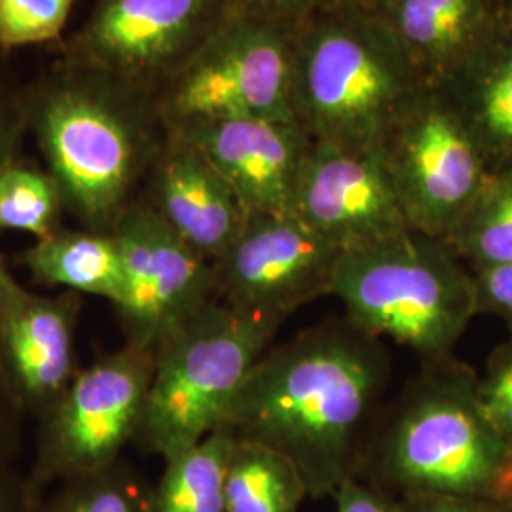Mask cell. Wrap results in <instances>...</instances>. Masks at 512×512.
I'll return each mask as SVG.
<instances>
[{"label":"cell","mask_w":512,"mask_h":512,"mask_svg":"<svg viewBox=\"0 0 512 512\" xmlns=\"http://www.w3.org/2000/svg\"><path fill=\"white\" fill-rule=\"evenodd\" d=\"M391 376L384 342L329 317L264 351L219 429L291 459L313 499L357 473Z\"/></svg>","instance_id":"6da1fadb"},{"label":"cell","mask_w":512,"mask_h":512,"mask_svg":"<svg viewBox=\"0 0 512 512\" xmlns=\"http://www.w3.org/2000/svg\"><path fill=\"white\" fill-rule=\"evenodd\" d=\"M21 101L65 209L88 230L112 232L141 198L169 131L156 97L57 59Z\"/></svg>","instance_id":"7a4b0ae2"},{"label":"cell","mask_w":512,"mask_h":512,"mask_svg":"<svg viewBox=\"0 0 512 512\" xmlns=\"http://www.w3.org/2000/svg\"><path fill=\"white\" fill-rule=\"evenodd\" d=\"M355 476L395 499L454 495L512 507V442L484 412L478 385L444 359L421 366L378 416Z\"/></svg>","instance_id":"3957f363"},{"label":"cell","mask_w":512,"mask_h":512,"mask_svg":"<svg viewBox=\"0 0 512 512\" xmlns=\"http://www.w3.org/2000/svg\"><path fill=\"white\" fill-rule=\"evenodd\" d=\"M423 88L374 12L327 4L294 27V118L317 145L378 150Z\"/></svg>","instance_id":"277c9868"},{"label":"cell","mask_w":512,"mask_h":512,"mask_svg":"<svg viewBox=\"0 0 512 512\" xmlns=\"http://www.w3.org/2000/svg\"><path fill=\"white\" fill-rule=\"evenodd\" d=\"M332 294L351 323L412 349L421 365L450 359L478 310L475 275L444 241L414 230L342 251Z\"/></svg>","instance_id":"5b68a950"},{"label":"cell","mask_w":512,"mask_h":512,"mask_svg":"<svg viewBox=\"0 0 512 512\" xmlns=\"http://www.w3.org/2000/svg\"><path fill=\"white\" fill-rule=\"evenodd\" d=\"M281 325L219 298L154 348V370L135 442L169 459L215 433Z\"/></svg>","instance_id":"8992f818"},{"label":"cell","mask_w":512,"mask_h":512,"mask_svg":"<svg viewBox=\"0 0 512 512\" xmlns=\"http://www.w3.org/2000/svg\"><path fill=\"white\" fill-rule=\"evenodd\" d=\"M293 65L294 27L226 18L160 90L158 109L167 128L220 118L296 122Z\"/></svg>","instance_id":"52a82bcc"},{"label":"cell","mask_w":512,"mask_h":512,"mask_svg":"<svg viewBox=\"0 0 512 512\" xmlns=\"http://www.w3.org/2000/svg\"><path fill=\"white\" fill-rule=\"evenodd\" d=\"M154 370V349L126 342L74 374L71 384L44 410L37 459L27 478L40 503L55 482L88 475L120 461L135 442Z\"/></svg>","instance_id":"ba28073f"},{"label":"cell","mask_w":512,"mask_h":512,"mask_svg":"<svg viewBox=\"0 0 512 512\" xmlns=\"http://www.w3.org/2000/svg\"><path fill=\"white\" fill-rule=\"evenodd\" d=\"M385 171L410 230L452 236L490 177L471 133L440 88L425 86L387 129Z\"/></svg>","instance_id":"9c48e42d"},{"label":"cell","mask_w":512,"mask_h":512,"mask_svg":"<svg viewBox=\"0 0 512 512\" xmlns=\"http://www.w3.org/2000/svg\"><path fill=\"white\" fill-rule=\"evenodd\" d=\"M226 19V0H95L59 59L158 97Z\"/></svg>","instance_id":"30bf717a"},{"label":"cell","mask_w":512,"mask_h":512,"mask_svg":"<svg viewBox=\"0 0 512 512\" xmlns=\"http://www.w3.org/2000/svg\"><path fill=\"white\" fill-rule=\"evenodd\" d=\"M342 249L293 213L249 215L236 241L213 262L217 298L275 323L332 294Z\"/></svg>","instance_id":"8fae6325"},{"label":"cell","mask_w":512,"mask_h":512,"mask_svg":"<svg viewBox=\"0 0 512 512\" xmlns=\"http://www.w3.org/2000/svg\"><path fill=\"white\" fill-rule=\"evenodd\" d=\"M120 245L126 293L118 306L128 342L156 348L217 298L213 262L188 245L143 198L112 230Z\"/></svg>","instance_id":"7c38bea8"},{"label":"cell","mask_w":512,"mask_h":512,"mask_svg":"<svg viewBox=\"0 0 512 512\" xmlns=\"http://www.w3.org/2000/svg\"><path fill=\"white\" fill-rule=\"evenodd\" d=\"M291 213L342 251L410 232L380 148L349 150L313 143Z\"/></svg>","instance_id":"4fadbf2b"},{"label":"cell","mask_w":512,"mask_h":512,"mask_svg":"<svg viewBox=\"0 0 512 512\" xmlns=\"http://www.w3.org/2000/svg\"><path fill=\"white\" fill-rule=\"evenodd\" d=\"M200 148L238 194L247 215L291 213L313 141L296 122L220 118L173 126Z\"/></svg>","instance_id":"5bb4252c"},{"label":"cell","mask_w":512,"mask_h":512,"mask_svg":"<svg viewBox=\"0 0 512 512\" xmlns=\"http://www.w3.org/2000/svg\"><path fill=\"white\" fill-rule=\"evenodd\" d=\"M141 198L211 262L226 253L249 217L219 169L171 129L150 167Z\"/></svg>","instance_id":"9a60e30c"},{"label":"cell","mask_w":512,"mask_h":512,"mask_svg":"<svg viewBox=\"0 0 512 512\" xmlns=\"http://www.w3.org/2000/svg\"><path fill=\"white\" fill-rule=\"evenodd\" d=\"M511 12L503 0H387L374 14L423 84L440 88Z\"/></svg>","instance_id":"2e32d148"},{"label":"cell","mask_w":512,"mask_h":512,"mask_svg":"<svg viewBox=\"0 0 512 512\" xmlns=\"http://www.w3.org/2000/svg\"><path fill=\"white\" fill-rule=\"evenodd\" d=\"M78 296L27 294L0 325V363L16 397L42 412L71 384Z\"/></svg>","instance_id":"e0dca14e"},{"label":"cell","mask_w":512,"mask_h":512,"mask_svg":"<svg viewBox=\"0 0 512 512\" xmlns=\"http://www.w3.org/2000/svg\"><path fill=\"white\" fill-rule=\"evenodd\" d=\"M440 90L471 133L488 171L512 167V12Z\"/></svg>","instance_id":"ac0fdd59"},{"label":"cell","mask_w":512,"mask_h":512,"mask_svg":"<svg viewBox=\"0 0 512 512\" xmlns=\"http://www.w3.org/2000/svg\"><path fill=\"white\" fill-rule=\"evenodd\" d=\"M21 262L42 285L107 298L116 308L124 302V262L112 232L59 228L37 239Z\"/></svg>","instance_id":"d6986e66"},{"label":"cell","mask_w":512,"mask_h":512,"mask_svg":"<svg viewBox=\"0 0 512 512\" xmlns=\"http://www.w3.org/2000/svg\"><path fill=\"white\" fill-rule=\"evenodd\" d=\"M224 497L226 512H298L310 494L291 459L260 442L234 437Z\"/></svg>","instance_id":"ffe728a7"},{"label":"cell","mask_w":512,"mask_h":512,"mask_svg":"<svg viewBox=\"0 0 512 512\" xmlns=\"http://www.w3.org/2000/svg\"><path fill=\"white\" fill-rule=\"evenodd\" d=\"M234 437L217 429L196 446L165 459L152 486L150 512H226L224 482Z\"/></svg>","instance_id":"44dd1931"},{"label":"cell","mask_w":512,"mask_h":512,"mask_svg":"<svg viewBox=\"0 0 512 512\" xmlns=\"http://www.w3.org/2000/svg\"><path fill=\"white\" fill-rule=\"evenodd\" d=\"M444 243L476 272L512 262V167L490 173Z\"/></svg>","instance_id":"7402d4cb"},{"label":"cell","mask_w":512,"mask_h":512,"mask_svg":"<svg viewBox=\"0 0 512 512\" xmlns=\"http://www.w3.org/2000/svg\"><path fill=\"white\" fill-rule=\"evenodd\" d=\"M63 211V194L46 167L14 158L0 169V230L46 238L59 230Z\"/></svg>","instance_id":"603a6c76"},{"label":"cell","mask_w":512,"mask_h":512,"mask_svg":"<svg viewBox=\"0 0 512 512\" xmlns=\"http://www.w3.org/2000/svg\"><path fill=\"white\" fill-rule=\"evenodd\" d=\"M152 486L120 461L59 484L35 512H150Z\"/></svg>","instance_id":"cb8c5ba5"},{"label":"cell","mask_w":512,"mask_h":512,"mask_svg":"<svg viewBox=\"0 0 512 512\" xmlns=\"http://www.w3.org/2000/svg\"><path fill=\"white\" fill-rule=\"evenodd\" d=\"M76 0H0V54L59 40Z\"/></svg>","instance_id":"d4e9b609"},{"label":"cell","mask_w":512,"mask_h":512,"mask_svg":"<svg viewBox=\"0 0 512 512\" xmlns=\"http://www.w3.org/2000/svg\"><path fill=\"white\" fill-rule=\"evenodd\" d=\"M478 397L497 431L512 442V348L495 357L486 380L478 385Z\"/></svg>","instance_id":"484cf974"},{"label":"cell","mask_w":512,"mask_h":512,"mask_svg":"<svg viewBox=\"0 0 512 512\" xmlns=\"http://www.w3.org/2000/svg\"><path fill=\"white\" fill-rule=\"evenodd\" d=\"M329 0H226V18L256 19L296 27Z\"/></svg>","instance_id":"4316f807"},{"label":"cell","mask_w":512,"mask_h":512,"mask_svg":"<svg viewBox=\"0 0 512 512\" xmlns=\"http://www.w3.org/2000/svg\"><path fill=\"white\" fill-rule=\"evenodd\" d=\"M27 133L21 88L12 86L0 73V169L18 158L21 137Z\"/></svg>","instance_id":"83f0119b"},{"label":"cell","mask_w":512,"mask_h":512,"mask_svg":"<svg viewBox=\"0 0 512 512\" xmlns=\"http://www.w3.org/2000/svg\"><path fill=\"white\" fill-rule=\"evenodd\" d=\"M332 497L338 512H403L399 499L366 484L357 476L344 480Z\"/></svg>","instance_id":"f1b7e54d"},{"label":"cell","mask_w":512,"mask_h":512,"mask_svg":"<svg viewBox=\"0 0 512 512\" xmlns=\"http://www.w3.org/2000/svg\"><path fill=\"white\" fill-rule=\"evenodd\" d=\"M475 285L478 308L499 311L512 319V262L480 270Z\"/></svg>","instance_id":"f546056e"},{"label":"cell","mask_w":512,"mask_h":512,"mask_svg":"<svg viewBox=\"0 0 512 512\" xmlns=\"http://www.w3.org/2000/svg\"><path fill=\"white\" fill-rule=\"evenodd\" d=\"M399 503L403 512H512L505 503L454 495H406Z\"/></svg>","instance_id":"4dcf8cb0"},{"label":"cell","mask_w":512,"mask_h":512,"mask_svg":"<svg viewBox=\"0 0 512 512\" xmlns=\"http://www.w3.org/2000/svg\"><path fill=\"white\" fill-rule=\"evenodd\" d=\"M37 505L27 480L0 475V512H35Z\"/></svg>","instance_id":"1f68e13d"},{"label":"cell","mask_w":512,"mask_h":512,"mask_svg":"<svg viewBox=\"0 0 512 512\" xmlns=\"http://www.w3.org/2000/svg\"><path fill=\"white\" fill-rule=\"evenodd\" d=\"M27 291L10 275L2 255H0V325L4 319L18 308L21 300L27 296Z\"/></svg>","instance_id":"d6a6232c"},{"label":"cell","mask_w":512,"mask_h":512,"mask_svg":"<svg viewBox=\"0 0 512 512\" xmlns=\"http://www.w3.org/2000/svg\"><path fill=\"white\" fill-rule=\"evenodd\" d=\"M387 0H329V4H338V6H351V8H359V10H368V12H376L378 8H382Z\"/></svg>","instance_id":"836d02e7"},{"label":"cell","mask_w":512,"mask_h":512,"mask_svg":"<svg viewBox=\"0 0 512 512\" xmlns=\"http://www.w3.org/2000/svg\"><path fill=\"white\" fill-rule=\"evenodd\" d=\"M503 2L507 4V8H509V10H512V0H503Z\"/></svg>","instance_id":"e575fe53"}]
</instances>
